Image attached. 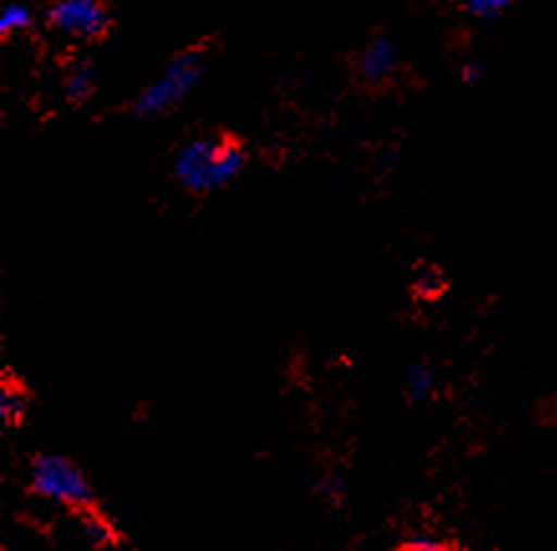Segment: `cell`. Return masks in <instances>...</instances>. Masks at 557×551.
<instances>
[{
	"label": "cell",
	"mask_w": 557,
	"mask_h": 551,
	"mask_svg": "<svg viewBox=\"0 0 557 551\" xmlns=\"http://www.w3.org/2000/svg\"><path fill=\"white\" fill-rule=\"evenodd\" d=\"M463 79L466 82H471V85H473V82H479V79H484V66H481V64H476V62H471V64H466L463 66Z\"/></svg>",
	"instance_id": "14"
},
{
	"label": "cell",
	"mask_w": 557,
	"mask_h": 551,
	"mask_svg": "<svg viewBox=\"0 0 557 551\" xmlns=\"http://www.w3.org/2000/svg\"><path fill=\"white\" fill-rule=\"evenodd\" d=\"M28 26H32V11H28L26 5L11 3V5H5L3 13H0V32H3L5 36L24 32V28H28Z\"/></svg>",
	"instance_id": "11"
},
{
	"label": "cell",
	"mask_w": 557,
	"mask_h": 551,
	"mask_svg": "<svg viewBox=\"0 0 557 551\" xmlns=\"http://www.w3.org/2000/svg\"><path fill=\"white\" fill-rule=\"evenodd\" d=\"M466 5V11L473 13V16L481 18H494L499 16L502 11H507L511 5V0H461Z\"/></svg>",
	"instance_id": "12"
},
{
	"label": "cell",
	"mask_w": 557,
	"mask_h": 551,
	"mask_svg": "<svg viewBox=\"0 0 557 551\" xmlns=\"http://www.w3.org/2000/svg\"><path fill=\"white\" fill-rule=\"evenodd\" d=\"M243 168L245 150L232 140H191L173 158V176L191 193L216 191L239 176Z\"/></svg>",
	"instance_id": "1"
},
{
	"label": "cell",
	"mask_w": 557,
	"mask_h": 551,
	"mask_svg": "<svg viewBox=\"0 0 557 551\" xmlns=\"http://www.w3.org/2000/svg\"><path fill=\"white\" fill-rule=\"evenodd\" d=\"M82 518H79V531H82V539H85L89 547H110L112 541H115V531H112V526L104 521L100 513H95L92 509H85L79 511Z\"/></svg>",
	"instance_id": "6"
},
{
	"label": "cell",
	"mask_w": 557,
	"mask_h": 551,
	"mask_svg": "<svg viewBox=\"0 0 557 551\" xmlns=\"http://www.w3.org/2000/svg\"><path fill=\"white\" fill-rule=\"evenodd\" d=\"M28 486L44 501L62 503L74 511L92 509L95 503L87 475L79 471L77 463H72L64 455H57V452H44V455L34 458Z\"/></svg>",
	"instance_id": "2"
},
{
	"label": "cell",
	"mask_w": 557,
	"mask_h": 551,
	"mask_svg": "<svg viewBox=\"0 0 557 551\" xmlns=\"http://www.w3.org/2000/svg\"><path fill=\"white\" fill-rule=\"evenodd\" d=\"M395 47L387 39L372 41L361 54V72L367 79H385L395 70Z\"/></svg>",
	"instance_id": "5"
},
{
	"label": "cell",
	"mask_w": 557,
	"mask_h": 551,
	"mask_svg": "<svg viewBox=\"0 0 557 551\" xmlns=\"http://www.w3.org/2000/svg\"><path fill=\"white\" fill-rule=\"evenodd\" d=\"M28 410V397L26 391L18 387V384L5 381L3 389H0V419L5 425H18L24 419V414Z\"/></svg>",
	"instance_id": "7"
},
{
	"label": "cell",
	"mask_w": 557,
	"mask_h": 551,
	"mask_svg": "<svg viewBox=\"0 0 557 551\" xmlns=\"http://www.w3.org/2000/svg\"><path fill=\"white\" fill-rule=\"evenodd\" d=\"M443 288H446V280H443V272L438 267H433V264H423V267H418L416 277H412V290H416L418 298L423 300L438 298Z\"/></svg>",
	"instance_id": "9"
},
{
	"label": "cell",
	"mask_w": 557,
	"mask_h": 551,
	"mask_svg": "<svg viewBox=\"0 0 557 551\" xmlns=\"http://www.w3.org/2000/svg\"><path fill=\"white\" fill-rule=\"evenodd\" d=\"M92 89H95V77H92V70H87V66H77V70H74L64 82V92L72 102H85L87 97L92 95Z\"/></svg>",
	"instance_id": "10"
},
{
	"label": "cell",
	"mask_w": 557,
	"mask_h": 551,
	"mask_svg": "<svg viewBox=\"0 0 557 551\" xmlns=\"http://www.w3.org/2000/svg\"><path fill=\"white\" fill-rule=\"evenodd\" d=\"M403 549L408 551H441V549H448L446 541L443 539H435L431 534H416L410 536L408 541H403Z\"/></svg>",
	"instance_id": "13"
},
{
	"label": "cell",
	"mask_w": 557,
	"mask_h": 551,
	"mask_svg": "<svg viewBox=\"0 0 557 551\" xmlns=\"http://www.w3.org/2000/svg\"><path fill=\"white\" fill-rule=\"evenodd\" d=\"M342 490H344V483L338 478H331V480H326V486H323V493L331 496V498H336L338 493H342Z\"/></svg>",
	"instance_id": "15"
},
{
	"label": "cell",
	"mask_w": 557,
	"mask_h": 551,
	"mask_svg": "<svg viewBox=\"0 0 557 551\" xmlns=\"http://www.w3.org/2000/svg\"><path fill=\"white\" fill-rule=\"evenodd\" d=\"M49 21L72 39H97L108 28V11L97 0H59L49 11Z\"/></svg>",
	"instance_id": "4"
},
{
	"label": "cell",
	"mask_w": 557,
	"mask_h": 551,
	"mask_svg": "<svg viewBox=\"0 0 557 551\" xmlns=\"http://www.w3.org/2000/svg\"><path fill=\"white\" fill-rule=\"evenodd\" d=\"M201 74H205V59H201L199 51H184V54H178L165 66L153 85L143 89L138 102H135V115L140 120H153L163 115V112L173 110L197 87Z\"/></svg>",
	"instance_id": "3"
},
{
	"label": "cell",
	"mask_w": 557,
	"mask_h": 551,
	"mask_svg": "<svg viewBox=\"0 0 557 551\" xmlns=\"http://www.w3.org/2000/svg\"><path fill=\"white\" fill-rule=\"evenodd\" d=\"M435 389V374L431 366L425 364H412L408 372H405V395L412 402H423V399L431 397Z\"/></svg>",
	"instance_id": "8"
}]
</instances>
